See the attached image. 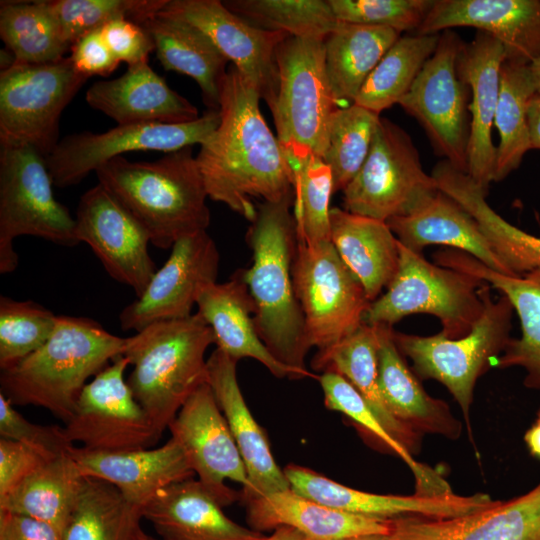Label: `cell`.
<instances>
[{"mask_svg": "<svg viewBox=\"0 0 540 540\" xmlns=\"http://www.w3.org/2000/svg\"><path fill=\"white\" fill-rule=\"evenodd\" d=\"M260 99L232 65L222 82L220 123L196 156L208 198L250 222L257 214L254 199L294 198L291 166L260 112Z\"/></svg>", "mask_w": 540, "mask_h": 540, "instance_id": "1", "label": "cell"}, {"mask_svg": "<svg viewBox=\"0 0 540 540\" xmlns=\"http://www.w3.org/2000/svg\"><path fill=\"white\" fill-rule=\"evenodd\" d=\"M293 203L291 198L257 205L256 217L246 234L252 264L243 269V274L262 342L284 365L318 379L306 369L305 358L311 347L293 285L297 249L296 222L290 210Z\"/></svg>", "mask_w": 540, "mask_h": 540, "instance_id": "2", "label": "cell"}, {"mask_svg": "<svg viewBox=\"0 0 540 540\" xmlns=\"http://www.w3.org/2000/svg\"><path fill=\"white\" fill-rule=\"evenodd\" d=\"M95 173L98 183L138 220L158 248L169 249L209 226L208 194L192 147L152 162L118 156Z\"/></svg>", "mask_w": 540, "mask_h": 540, "instance_id": "3", "label": "cell"}, {"mask_svg": "<svg viewBox=\"0 0 540 540\" xmlns=\"http://www.w3.org/2000/svg\"><path fill=\"white\" fill-rule=\"evenodd\" d=\"M125 338L87 317L57 316L55 329L38 350L1 370V392L13 405L47 409L64 423L91 376L122 355Z\"/></svg>", "mask_w": 540, "mask_h": 540, "instance_id": "4", "label": "cell"}, {"mask_svg": "<svg viewBox=\"0 0 540 540\" xmlns=\"http://www.w3.org/2000/svg\"><path fill=\"white\" fill-rule=\"evenodd\" d=\"M213 343L214 333L199 313L153 323L125 338L122 355L133 366L127 383L161 434L208 383L205 353Z\"/></svg>", "mask_w": 540, "mask_h": 540, "instance_id": "5", "label": "cell"}, {"mask_svg": "<svg viewBox=\"0 0 540 540\" xmlns=\"http://www.w3.org/2000/svg\"><path fill=\"white\" fill-rule=\"evenodd\" d=\"M491 287H481L483 312L465 336L451 339L441 331L418 336L393 331L397 348L412 362V370L421 379H433L444 385L458 404L469 439L473 441L471 407L477 380L493 367L511 339L513 307L504 295L493 299Z\"/></svg>", "mask_w": 540, "mask_h": 540, "instance_id": "6", "label": "cell"}, {"mask_svg": "<svg viewBox=\"0 0 540 540\" xmlns=\"http://www.w3.org/2000/svg\"><path fill=\"white\" fill-rule=\"evenodd\" d=\"M486 282L458 270L430 263L422 253L399 242V264L384 294L370 303L363 323L392 326L411 314L435 316L441 332L456 339L467 335L480 318Z\"/></svg>", "mask_w": 540, "mask_h": 540, "instance_id": "7", "label": "cell"}, {"mask_svg": "<svg viewBox=\"0 0 540 540\" xmlns=\"http://www.w3.org/2000/svg\"><path fill=\"white\" fill-rule=\"evenodd\" d=\"M44 155L29 145H0V273L19 262L13 243L22 235L76 246V222L53 193Z\"/></svg>", "mask_w": 540, "mask_h": 540, "instance_id": "8", "label": "cell"}, {"mask_svg": "<svg viewBox=\"0 0 540 540\" xmlns=\"http://www.w3.org/2000/svg\"><path fill=\"white\" fill-rule=\"evenodd\" d=\"M278 92L271 109L286 156L323 158L338 108L329 83L323 39L288 36L275 53Z\"/></svg>", "mask_w": 540, "mask_h": 540, "instance_id": "9", "label": "cell"}, {"mask_svg": "<svg viewBox=\"0 0 540 540\" xmlns=\"http://www.w3.org/2000/svg\"><path fill=\"white\" fill-rule=\"evenodd\" d=\"M88 78L69 57L15 62L0 72V145H29L46 158L59 142L63 110Z\"/></svg>", "mask_w": 540, "mask_h": 540, "instance_id": "10", "label": "cell"}, {"mask_svg": "<svg viewBox=\"0 0 540 540\" xmlns=\"http://www.w3.org/2000/svg\"><path fill=\"white\" fill-rule=\"evenodd\" d=\"M292 277L311 348L327 349L363 324L371 302L330 240L297 241Z\"/></svg>", "mask_w": 540, "mask_h": 540, "instance_id": "11", "label": "cell"}, {"mask_svg": "<svg viewBox=\"0 0 540 540\" xmlns=\"http://www.w3.org/2000/svg\"><path fill=\"white\" fill-rule=\"evenodd\" d=\"M436 190V180L424 171L407 132L381 117L366 160L342 191L343 207L386 222L406 215Z\"/></svg>", "mask_w": 540, "mask_h": 540, "instance_id": "12", "label": "cell"}, {"mask_svg": "<svg viewBox=\"0 0 540 540\" xmlns=\"http://www.w3.org/2000/svg\"><path fill=\"white\" fill-rule=\"evenodd\" d=\"M464 44L453 30L442 31L434 53L398 104L424 128L438 155L467 172L470 89L458 64Z\"/></svg>", "mask_w": 540, "mask_h": 540, "instance_id": "13", "label": "cell"}, {"mask_svg": "<svg viewBox=\"0 0 540 540\" xmlns=\"http://www.w3.org/2000/svg\"><path fill=\"white\" fill-rule=\"evenodd\" d=\"M129 360L119 355L82 389L64 433L74 444L96 452L148 449L161 433L124 379Z\"/></svg>", "mask_w": 540, "mask_h": 540, "instance_id": "14", "label": "cell"}, {"mask_svg": "<svg viewBox=\"0 0 540 540\" xmlns=\"http://www.w3.org/2000/svg\"><path fill=\"white\" fill-rule=\"evenodd\" d=\"M219 123V111L208 110L187 123H133L117 125L102 133H74L59 140L46 158L48 169L55 186H72L107 161L127 152L160 151L165 154L202 145Z\"/></svg>", "mask_w": 540, "mask_h": 540, "instance_id": "15", "label": "cell"}, {"mask_svg": "<svg viewBox=\"0 0 540 540\" xmlns=\"http://www.w3.org/2000/svg\"><path fill=\"white\" fill-rule=\"evenodd\" d=\"M203 32L257 90L270 110L278 92L275 53L287 33L253 26L219 0H168L156 13Z\"/></svg>", "mask_w": 540, "mask_h": 540, "instance_id": "16", "label": "cell"}, {"mask_svg": "<svg viewBox=\"0 0 540 540\" xmlns=\"http://www.w3.org/2000/svg\"><path fill=\"white\" fill-rule=\"evenodd\" d=\"M168 429L182 448L189 466L202 485L227 506L240 499L226 480L250 488L246 468L227 421L208 383L184 403Z\"/></svg>", "mask_w": 540, "mask_h": 540, "instance_id": "17", "label": "cell"}, {"mask_svg": "<svg viewBox=\"0 0 540 540\" xmlns=\"http://www.w3.org/2000/svg\"><path fill=\"white\" fill-rule=\"evenodd\" d=\"M76 236L114 280L139 297L156 272L150 237L138 220L101 184L87 190L76 211Z\"/></svg>", "mask_w": 540, "mask_h": 540, "instance_id": "18", "label": "cell"}, {"mask_svg": "<svg viewBox=\"0 0 540 540\" xmlns=\"http://www.w3.org/2000/svg\"><path fill=\"white\" fill-rule=\"evenodd\" d=\"M219 261L217 246L206 230L177 240L142 295L121 311V328L138 332L156 322L192 315L200 289L216 282Z\"/></svg>", "mask_w": 540, "mask_h": 540, "instance_id": "19", "label": "cell"}, {"mask_svg": "<svg viewBox=\"0 0 540 540\" xmlns=\"http://www.w3.org/2000/svg\"><path fill=\"white\" fill-rule=\"evenodd\" d=\"M292 490L328 507L380 519L400 517L455 518L478 512L497 503L486 493L442 496L390 495L357 490L312 469L290 464L283 470Z\"/></svg>", "mask_w": 540, "mask_h": 540, "instance_id": "20", "label": "cell"}, {"mask_svg": "<svg viewBox=\"0 0 540 540\" xmlns=\"http://www.w3.org/2000/svg\"><path fill=\"white\" fill-rule=\"evenodd\" d=\"M471 27L498 40L506 59L530 64L540 57L539 0H436L418 34Z\"/></svg>", "mask_w": 540, "mask_h": 540, "instance_id": "21", "label": "cell"}, {"mask_svg": "<svg viewBox=\"0 0 540 540\" xmlns=\"http://www.w3.org/2000/svg\"><path fill=\"white\" fill-rule=\"evenodd\" d=\"M434 263L464 272L486 282L510 301L517 314L521 336L509 340L503 353L494 361L500 369L520 367L526 388L540 390V268L523 275L497 272L463 251L446 248L437 251Z\"/></svg>", "mask_w": 540, "mask_h": 540, "instance_id": "22", "label": "cell"}, {"mask_svg": "<svg viewBox=\"0 0 540 540\" xmlns=\"http://www.w3.org/2000/svg\"><path fill=\"white\" fill-rule=\"evenodd\" d=\"M237 362L216 348L207 359L208 384L246 468L250 488L240 492V499L246 502L291 487L273 457L266 433L246 404L237 379Z\"/></svg>", "mask_w": 540, "mask_h": 540, "instance_id": "23", "label": "cell"}, {"mask_svg": "<svg viewBox=\"0 0 540 540\" xmlns=\"http://www.w3.org/2000/svg\"><path fill=\"white\" fill-rule=\"evenodd\" d=\"M389 540H540V482L529 491L455 518L390 520Z\"/></svg>", "mask_w": 540, "mask_h": 540, "instance_id": "24", "label": "cell"}, {"mask_svg": "<svg viewBox=\"0 0 540 540\" xmlns=\"http://www.w3.org/2000/svg\"><path fill=\"white\" fill-rule=\"evenodd\" d=\"M506 59L503 45L489 34L477 31L464 44L459 71L470 89V136L467 174L485 193L494 182L496 147L492 127L500 90V71Z\"/></svg>", "mask_w": 540, "mask_h": 540, "instance_id": "25", "label": "cell"}, {"mask_svg": "<svg viewBox=\"0 0 540 540\" xmlns=\"http://www.w3.org/2000/svg\"><path fill=\"white\" fill-rule=\"evenodd\" d=\"M69 453L83 476L114 485L141 510L160 490L195 475L173 438L153 449L96 452L73 446Z\"/></svg>", "mask_w": 540, "mask_h": 540, "instance_id": "26", "label": "cell"}, {"mask_svg": "<svg viewBox=\"0 0 540 540\" xmlns=\"http://www.w3.org/2000/svg\"><path fill=\"white\" fill-rule=\"evenodd\" d=\"M88 105L117 125L133 123L180 124L198 119V109L172 90L144 60L127 67L112 80L95 82L86 91Z\"/></svg>", "mask_w": 540, "mask_h": 540, "instance_id": "27", "label": "cell"}, {"mask_svg": "<svg viewBox=\"0 0 540 540\" xmlns=\"http://www.w3.org/2000/svg\"><path fill=\"white\" fill-rule=\"evenodd\" d=\"M219 501L198 479L160 490L143 508V518L162 540H264L260 531L228 518Z\"/></svg>", "mask_w": 540, "mask_h": 540, "instance_id": "28", "label": "cell"}, {"mask_svg": "<svg viewBox=\"0 0 540 540\" xmlns=\"http://www.w3.org/2000/svg\"><path fill=\"white\" fill-rule=\"evenodd\" d=\"M196 305L212 329L217 348L237 361L252 358L277 378L301 379L304 373L278 361L259 337L254 323V305L244 280L243 269L223 283L202 287Z\"/></svg>", "mask_w": 540, "mask_h": 540, "instance_id": "29", "label": "cell"}, {"mask_svg": "<svg viewBox=\"0 0 540 540\" xmlns=\"http://www.w3.org/2000/svg\"><path fill=\"white\" fill-rule=\"evenodd\" d=\"M386 223L398 241L414 252L442 245L470 254L487 267L512 276L491 250L476 220L439 188L406 215Z\"/></svg>", "mask_w": 540, "mask_h": 540, "instance_id": "30", "label": "cell"}, {"mask_svg": "<svg viewBox=\"0 0 540 540\" xmlns=\"http://www.w3.org/2000/svg\"><path fill=\"white\" fill-rule=\"evenodd\" d=\"M378 334V383L393 416L423 436L440 435L457 440L463 430L449 405L430 396L408 367L393 338V327L375 325Z\"/></svg>", "mask_w": 540, "mask_h": 540, "instance_id": "31", "label": "cell"}, {"mask_svg": "<svg viewBox=\"0 0 540 540\" xmlns=\"http://www.w3.org/2000/svg\"><path fill=\"white\" fill-rule=\"evenodd\" d=\"M246 503L255 530L296 529L310 540H344L364 535H388L390 520L340 511L306 498L291 488Z\"/></svg>", "mask_w": 540, "mask_h": 540, "instance_id": "32", "label": "cell"}, {"mask_svg": "<svg viewBox=\"0 0 540 540\" xmlns=\"http://www.w3.org/2000/svg\"><path fill=\"white\" fill-rule=\"evenodd\" d=\"M330 241L369 301L376 300L399 264V241L388 224L334 207L330 210Z\"/></svg>", "mask_w": 540, "mask_h": 540, "instance_id": "33", "label": "cell"}, {"mask_svg": "<svg viewBox=\"0 0 540 540\" xmlns=\"http://www.w3.org/2000/svg\"><path fill=\"white\" fill-rule=\"evenodd\" d=\"M431 174L438 188L476 220L491 250L512 276L540 268V236L502 218L486 201L487 193L466 172L442 160Z\"/></svg>", "mask_w": 540, "mask_h": 540, "instance_id": "34", "label": "cell"}, {"mask_svg": "<svg viewBox=\"0 0 540 540\" xmlns=\"http://www.w3.org/2000/svg\"><path fill=\"white\" fill-rule=\"evenodd\" d=\"M151 36L156 56L168 71L193 78L209 110L219 111L220 93L228 60L199 29L158 14L142 24Z\"/></svg>", "mask_w": 540, "mask_h": 540, "instance_id": "35", "label": "cell"}, {"mask_svg": "<svg viewBox=\"0 0 540 540\" xmlns=\"http://www.w3.org/2000/svg\"><path fill=\"white\" fill-rule=\"evenodd\" d=\"M315 370L335 372L347 379L362 395L387 431L413 455L422 436L398 421L388 409L378 383V334L375 325L363 323L337 344L318 351Z\"/></svg>", "mask_w": 540, "mask_h": 540, "instance_id": "36", "label": "cell"}, {"mask_svg": "<svg viewBox=\"0 0 540 540\" xmlns=\"http://www.w3.org/2000/svg\"><path fill=\"white\" fill-rule=\"evenodd\" d=\"M400 33L340 22L324 39L325 64L338 107L354 103L361 87Z\"/></svg>", "mask_w": 540, "mask_h": 540, "instance_id": "37", "label": "cell"}, {"mask_svg": "<svg viewBox=\"0 0 540 540\" xmlns=\"http://www.w3.org/2000/svg\"><path fill=\"white\" fill-rule=\"evenodd\" d=\"M69 451L49 460L0 498V510L46 522L62 534L83 480Z\"/></svg>", "mask_w": 540, "mask_h": 540, "instance_id": "38", "label": "cell"}, {"mask_svg": "<svg viewBox=\"0 0 540 540\" xmlns=\"http://www.w3.org/2000/svg\"><path fill=\"white\" fill-rule=\"evenodd\" d=\"M141 508L112 484L83 476L63 540H150L141 528Z\"/></svg>", "mask_w": 540, "mask_h": 540, "instance_id": "39", "label": "cell"}, {"mask_svg": "<svg viewBox=\"0 0 540 540\" xmlns=\"http://www.w3.org/2000/svg\"><path fill=\"white\" fill-rule=\"evenodd\" d=\"M537 94L528 64L505 59L500 71V90L494 118L499 134L494 182L516 170L531 149L528 106Z\"/></svg>", "mask_w": 540, "mask_h": 540, "instance_id": "40", "label": "cell"}, {"mask_svg": "<svg viewBox=\"0 0 540 540\" xmlns=\"http://www.w3.org/2000/svg\"><path fill=\"white\" fill-rule=\"evenodd\" d=\"M0 37L20 63L55 62L71 49L47 0L2 1Z\"/></svg>", "mask_w": 540, "mask_h": 540, "instance_id": "41", "label": "cell"}, {"mask_svg": "<svg viewBox=\"0 0 540 540\" xmlns=\"http://www.w3.org/2000/svg\"><path fill=\"white\" fill-rule=\"evenodd\" d=\"M440 34L400 36L361 87L354 104L377 114L398 104L434 53Z\"/></svg>", "mask_w": 540, "mask_h": 540, "instance_id": "42", "label": "cell"}, {"mask_svg": "<svg viewBox=\"0 0 540 540\" xmlns=\"http://www.w3.org/2000/svg\"><path fill=\"white\" fill-rule=\"evenodd\" d=\"M318 380L328 409L346 415L404 461L414 476L415 494L442 496L453 493L448 481L437 470L418 462L414 455L387 431L362 395L347 379L338 373L327 371L323 372Z\"/></svg>", "mask_w": 540, "mask_h": 540, "instance_id": "43", "label": "cell"}, {"mask_svg": "<svg viewBox=\"0 0 540 540\" xmlns=\"http://www.w3.org/2000/svg\"><path fill=\"white\" fill-rule=\"evenodd\" d=\"M255 27L293 37L325 39L339 25L328 0L222 1Z\"/></svg>", "mask_w": 540, "mask_h": 540, "instance_id": "44", "label": "cell"}, {"mask_svg": "<svg viewBox=\"0 0 540 540\" xmlns=\"http://www.w3.org/2000/svg\"><path fill=\"white\" fill-rule=\"evenodd\" d=\"M286 157L293 174L297 241L316 244L330 240L329 205L334 188L329 166L312 153Z\"/></svg>", "mask_w": 540, "mask_h": 540, "instance_id": "45", "label": "cell"}, {"mask_svg": "<svg viewBox=\"0 0 540 540\" xmlns=\"http://www.w3.org/2000/svg\"><path fill=\"white\" fill-rule=\"evenodd\" d=\"M380 118V114L354 103L334 111L323 156L331 170L334 193L343 191L362 167Z\"/></svg>", "mask_w": 540, "mask_h": 540, "instance_id": "46", "label": "cell"}, {"mask_svg": "<svg viewBox=\"0 0 540 540\" xmlns=\"http://www.w3.org/2000/svg\"><path fill=\"white\" fill-rule=\"evenodd\" d=\"M57 315L40 304L0 296V368H12L43 346L52 335Z\"/></svg>", "mask_w": 540, "mask_h": 540, "instance_id": "47", "label": "cell"}, {"mask_svg": "<svg viewBox=\"0 0 540 540\" xmlns=\"http://www.w3.org/2000/svg\"><path fill=\"white\" fill-rule=\"evenodd\" d=\"M168 0H47L63 35L72 46L83 35L125 18L142 24Z\"/></svg>", "mask_w": 540, "mask_h": 540, "instance_id": "48", "label": "cell"}, {"mask_svg": "<svg viewBox=\"0 0 540 540\" xmlns=\"http://www.w3.org/2000/svg\"><path fill=\"white\" fill-rule=\"evenodd\" d=\"M338 21L377 26L398 33L418 30L433 0H328Z\"/></svg>", "mask_w": 540, "mask_h": 540, "instance_id": "49", "label": "cell"}, {"mask_svg": "<svg viewBox=\"0 0 540 540\" xmlns=\"http://www.w3.org/2000/svg\"><path fill=\"white\" fill-rule=\"evenodd\" d=\"M0 435L1 438L20 441L55 455L68 452L74 446L66 437L63 427L31 423L2 393H0Z\"/></svg>", "mask_w": 540, "mask_h": 540, "instance_id": "50", "label": "cell"}, {"mask_svg": "<svg viewBox=\"0 0 540 540\" xmlns=\"http://www.w3.org/2000/svg\"><path fill=\"white\" fill-rule=\"evenodd\" d=\"M60 455V454H59ZM55 454L6 438L0 439V498L42 467Z\"/></svg>", "mask_w": 540, "mask_h": 540, "instance_id": "51", "label": "cell"}, {"mask_svg": "<svg viewBox=\"0 0 540 540\" xmlns=\"http://www.w3.org/2000/svg\"><path fill=\"white\" fill-rule=\"evenodd\" d=\"M101 35L108 48L117 59L127 66L148 60L155 51L154 42L144 27L129 19H115L102 28Z\"/></svg>", "mask_w": 540, "mask_h": 540, "instance_id": "52", "label": "cell"}, {"mask_svg": "<svg viewBox=\"0 0 540 540\" xmlns=\"http://www.w3.org/2000/svg\"><path fill=\"white\" fill-rule=\"evenodd\" d=\"M74 68L78 73L89 78L94 75L109 76L119 62L105 43L100 29L80 37L70 49Z\"/></svg>", "mask_w": 540, "mask_h": 540, "instance_id": "53", "label": "cell"}, {"mask_svg": "<svg viewBox=\"0 0 540 540\" xmlns=\"http://www.w3.org/2000/svg\"><path fill=\"white\" fill-rule=\"evenodd\" d=\"M0 540H63V537L46 522L0 510Z\"/></svg>", "mask_w": 540, "mask_h": 540, "instance_id": "54", "label": "cell"}, {"mask_svg": "<svg viewBox=\"0 0 540 540\" xmlns=\"http://www.w3.org/2000/svg\"><path fill=\"white\" fill-rule=\"evenodd\" d=\"M528 125L531 149L540 150V95L535 94L528 106Z\"/></svg>", "mask_w": 540, "mask_h": 540, "instance_id": "55", "label": "cell"}, {"mask_svg": "<svg viewBox=\"0 0 540 540\" xmlns=\"http://www.w3.org/2000/svg\"><path fill=\"white\" fill-rule=\"evenodd\" d=\"M524 442L530 454L540 459V410L534 423L525 432Z\"/></svg>", "mask_w": 540, "mask_h": 540, "instance_id": "56", "label": "cell"}, {"mask_svg": "<svg viewBox=\"0 0 540 540\" xmlns=\"http://www.w3.org/2000/svg\"><path fill=\"white\" fill-rule=\"evenodd\" d=\"M264 540H310L296 529L290 527H279L273 530L270 536Z\"/></svg>", "mask_w": 540, "mask_h": 540, "instance_id": "57", "label": "cell"}, {"mask_svg": "<svg viewBox=\"0 0 540 540\" xmlns=\"http://www.w3.org/2000/svg\"><path fill=\"white\" fill-rule=\"evenodd\" d=\"M529 68L536 87L537 94L540 95V57L533 60L529 64Z\"/></svg>", "mask_w": 540, "mask_h": 540, "instance_id": "58", "label": "cell"}, {"mask_svg": "<svg viewBox=\"0 0 540 540\" xmlns=\"http://www.w3.org/2000/svg\"><path fill=\"white\" fill-rule=\"evenodd\" d=\"M344 540H389L388 535H364Z\"/></svg>", "mask_w": 540, "mask_h": 540, "instance_id": "59", "label": "cell"}, {"mask_svg": "<svg viewBox=\"0 0 540 540\" xmlns=\"http://www.w3.org/2000/svg\"><path fill=\"white\" fill-rule=\"evenodd\" d=\"M150 540H157V539H154V538H152V537H151V539H150Z\"/></svg>", "mask_w": 540, "mask_h": 540, "instance_id": "60", "label": "cell"}]
</instances>
